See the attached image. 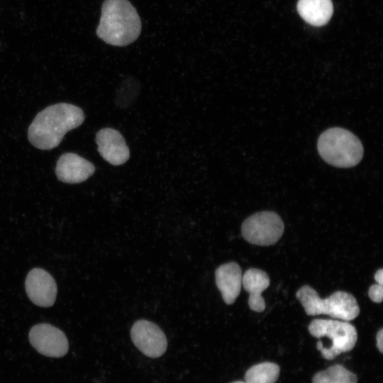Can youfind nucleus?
Listing matches in <instances>:
<instances>
[{
	"label": "nucleus",
	"instance_id": "f257e3e1",
	"mask_svg": "<svg viewBox=\"0 0 383 383\" xmlns=\"http://www.w3.org/2000/svg\"><path fill=\"white\" fill-rule=\"evenodd\" d=\"M84 121V112L77 106L66 103L51 105L36 115L28 128V138L34 147L51 150Z\"/></svg>",
	"mask_w": 383,
	"mask_h": 383
},
{
	"label": "nucleus",
	"instance_id": "f03ea898",
	"mask_svg": "<svg viewBox=\"0 0 383 383\" xmlns=\"http://www.w3.org/2000/svg\"><path fill=\"white\" fill-rule=\"evenodd\" d=\"M141 23L139 16L128 0H105L96 34L105 43L125 46L139 36Z\"/></svg>",
	"mask_w": 383,
	"mask_h": 383
},
{
	"label": "nucleus",
	"instance_id": "7ed1b4c3",
	"mask_svg": "<svg viewBox=\"0 0 383 383\" xmlns=\"http://www.w3.org/2000/svg\"><path fill=\"white\" fill-rule=\"evenodd\" d=\"M317 148L323 160L331 165L348 168L357 165L363 157V146L352 132L338 127L323 131Z\"/></svg>",
	"mask_w": 383,
	"mask_h": 383
},
{
	"label": "nucleus",
	"instance_id": "20e7f679",
	"mask_svg": "<svg viewBox=\"0 0 383 383\" xmlns=\"http://www.w3.org/2000/svg\"><path fill=\"white\" fill-rule=\"evenodd\" d=\"M296 296L309 316L326 314L334 318L350 321L360 313L356 299L346 292L337 291L329 297L322 299L311 287L304 285L298 289Z\"/></svg>",
	"mask_w": 383,
	"mask_h": 383
},
{
	"label": "nucleus",
	"instance_id": "39448f33",
	"mask_svg": "<svg viewBox=\"0 0 383 383\" xmlns=\"http://www.w3.org/2000/svg\"><path fill=\"white\" fill-rule=\"evenodd\" d=\"M309 331L315 338H327L330 340L327 345L317 348L326 360H333L340 353L351 350L357 340L355 327L345 321L316 318L310 323Z\"/></svg>",
	"mask_w": 383,
	"mask_h": 383
},
{
	"label": "nucleus",
	"instance_id": "423d86ee",
	"mask_svg": "<svg viewBox=\"0 0 383 383\" xmlns=\"http://www.w3.org/2000/svg\"><path fill=\"white\" fill-rule=\"evenodd\" d=\"M284 223L273 211H263L247 218L241 226L243 237L248 243L260 246L276 243L282 236Z\"/></svg>",
	"mask_w": 383,
	"mask_h": 383
},
{
	"label": "nucleus",
	"instance_id": "0eeeda50",
	"mask_svg": "<svg viewBox=\"0 0 383 383\" xmlns=\"http://www.w3.org/2000/svg\"><path fill=\"white\" fill-rule=\"evenodd\" d=\"M28 338L33 347L45 356L62 357L67 354L69 349L65 334L49 323H39L33 326Z\"/></svg>",
	"mask_w": 383,
	"mask_h": 383
},
{
	"label": "nucleus",
	"instance_id": "6e6552de",
	"mask_svg": "<svg viewBox=\"0 0 383 383\" xmlns=\"http://www.w3.org/2000/svg\"><path fill=\"white\" fill-rule=\"evenodd\" d=\"M131 336L135 345L148 357H158L166 351V336L152 322L143 319L137 321L132 326Z\"/></svg>",
	"mask_w": 383,
	"mask_h": 383
},
{
	"label": "nucleus",
	"instance_id": "1a4fd4ad",
	"mask_svg": "<svg viewBox=\"0 0 383 383\" xmlns=\"http://www.w3.org/2000/svg\"><path fill=\"white\" fill-rule=\"evenodd\" d=\"M25 288L29 299L35 305L50 307L57 296V284L52 275L42 268H33L27 274Z\"/></svg>",
	"mask_w": 383,
	"mask_h": 383
},
{
	"label": "nucleus",
	"instance_id": "9d476101",
	"mask_svg": "<svg viewBox=\"0 0 383 383\" xmlns=\"http://www.w3.org/2000/svg\"><path fill=\"white\" fill-rule=\"evenodd\" d=\"M96 143L100 155L113 165H121L130 157L126 140L117 130L111 128L101 129L96 133Z\"/></svg>",
	"mask_w": 383,
	"mask_h": 383
},
{
	"label": "nucleus",
	"instance_id": "9b49d317",
	"mask_svg": "<svg viewBox=\"0 0 383 383\" xmlns=\"http://www.w3.org/2000/svg\"><path fill=\"white\" fill-rule=\"evenodd\" d=\"M94 172L95 167L91 162L73 152L62 155L55 167L57 179L68 184L84 182Z\"/></svg>",
	"mask_w": 383,
	"mask_h": 383
},
{
	"label": "nucleus",
	"instance_id": "f8f14e48",
	"mask_svg": "<svg viewBox=\"0 0 383 383\" xmlns=\"http://www.w3.org/2000/svg\"><path fill=\"white\" fill-rule=\"evenodd\" d=\"M242 277L241 268L235 262L223 264L216 270V284L226 304H233L240 294Z\"/></svg>",
	"mask_w": 383,
	"mask_h": 383
},
{
	"label": "nucleus",
	"instance_id": "ddd939ff",
	"mask_svg": "<svg viewBox=\"0 0 383 383\" xmlns=\"http://www.w3.org/2000/svg\"><path fill=\"white\" fill-rule=\"evenodd\" d=\"M270 284V277L265 271L257 268H250L245 271L242 277V285L249 294L248 305L251 310L262 312L265 309L262 292Z\"/></svg>",
	"mask_w": 383,
	"mask_h": 383
},
{
	"label": "nucleus",
	"instance_id": "4468645a",
	"mask_svg": "<svg viewBox=\"0 0 383 383\" xmlns=\"http://www.w3.org/2000/svg\"><path fill=\"white\" fill-rule=\"evenodd\" d=\"M297 11L309 24L322 26L330 21L333 7L331 0H299Z\"/></svg>",
	"mask_w": 383,
	"mask_h": 383
},
{
	"label": "nucleus",
	"instance_id": "2eb2a0df",
	"mask_svg": "<svg viewBox=\"0 0 383 383\" xmlns=\"http://www.w3.org/2000/svg\"><path fill=\"white\" fill-rule=\"evenodd\" d=\"M279 367L273 362H262L251 367L245 373L247 383H275L279 375Z\"/></svg>",
	"mask_w": 383,
	"mask_h": 383
},
{
	"label": "nucleus",
	"instance_id": "dca6fc26",
	"mask_svg": "<svg viewBox=\"0 0 383 383\" xmlns=\"http://www.w3.org/2000/svg\"><path fill=\"white\" fill-rule=\"evenodd\" d=\"M357 376L340 365H334L316 373L312 383H357Z\"/></svg>",
	"mask_w": 383,
	"mask_h": 383
},
{
	"label": "nucleus",
	"instance_id": "f3484780",
	"mask_svg": "<svg viewBox=\"0 0 383 383\" xmlns=\"http://www.w3.org/2000/svg\"><path fill=\"white\" fill-rule=\"evenodd\" d=\"M368 295L372 301L375 303H381L383 295L382 286L378 284H372L369 288Z\"/></svg>",
	"mask_w": 383,
	"mask_h": 383
},
{
	"label": "nucleus",
	"instance_id": "a211bd4d",
	"mask_svg": "<svg viewBox=\"0 0 383 383\" xmlns=\"http://www.w3.org/2000/svg\"><path fill=\"white\" fill-rule=\"evenodd\" d=\"M377 347L380 353H383V329L381 328L377 333Z\"/></svg>",
	"mask_w": 383,
	"mask_h": 383
},
{
	"label": "nucleus",
	"instance_id": "6ab92c4d",
	"mask_svg": "<svg viewBox=\"0 0 383 383\" xmlns=\"http://www.w3.org/2000/svg\"><path fill=\"white\" fill-rule=\"evenodd\" d=\"M374 279L379 285H383V270L380 268L374 274Z\"/></svg>",
	"mask_w": 383,
	"mask_h": 383
},
{
	"label": "nucleus",
	"instance_id": "aec40b11",
	"mask_svg": "<svg viewBox=\"0 0 383 383\" xmlns=\"http://www.w3.org/2000/svg\"><path fill=\"white\" fill-rule=\"evenodd\" d=\"M233 383H247V382H233Z\"/></svg>",
	"mask_w": 383,
	"mask_h": 383
}]
</instances>
